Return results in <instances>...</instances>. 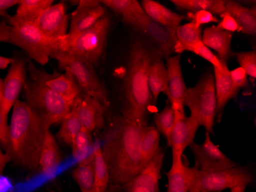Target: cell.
Listing matches in <instances>:
<instances>
[{"mask_svg": "<svg viewBox=\"0 0 256 192\" xmlns=\"http://www.w3.org/2000/svg\"><path fill=\"white\" fill-rule=\"evenodd\" d=\"M2 85H4V80L0 78V92L2 91Z\"/></svg>", "mask_w": 256, "mask_h": 192, "instance_id": "cell-48", "label": "cell"}, {"mask_svg": "<svg viewBox=\"0 0 256 192\" xmlns=\"http://www.w3.org/2000/svg\"><path fill=\"white\" fill-rule=\"evenodd\" d=\"M92 145H93V141H92V132L84 128H82L74 138L72 145L74 158L80 161L86 159L88 156L92 154L89 152Z\"/></svg>", "mask_w": 256, "mask_h": 192, "instance_id": "cell-34", "label": "cell"}, {"mask_svg": "<svg viewBox=\"0 0 256 192\" xmlns=\"http://www.w3.org/2000/svg\"><path fill=\"white\" fill-rule=\"evenodd\" d=\"M94 192H106L110 184L108 167L102 154V147H94Z\"/></svg>", "mask_w": 256, "mask_h": 192, "instance_id": "cell-30", "label": "cell"}, {"mask_svg": "<svg viewBox=\"0 0 256 192\" xmlns=\"http://www.w3.org/2000/svg\"><path fill=\"white\" fill-rule=\"evenodd\" d=\"M68 21L66 4L60 3L44 10L34 24L47 37L60 40L68 35Z\"/></svg>", "mask_w": 256, "mask_h": 192, "instance_id": "cell-14", "label": "cell"}, {"mask_svg": "<svg viewBox=\"0 0 256 192\" xmlns=\"http://www.w3.org/2000/svg\"><path fill=\"white\" fill-rule=\"evenodd\" d=\"M12 27L8 25L6 22L0 23V43L1 42H7L10 39L11 36Z\"/></svg>", "mask_w": 256, "mask_h": 192, "instance_id": "cell-43", "label": "cell"}, {"mask_svg": "<svg viewBox=\"0 0 256 192\" xmlns=\"http://www.w3.org/2000/svg\"><path fill=\"white\" fill-rule=\"evenodd\" d=\"M160 132L156 127H146L140 145L142 171L158 152L160 148Z\"/></svg>", "mask_w": 256, "mask_h": 192, "instance_id": "cell-28", "label": "cell"}, {"mask_svg": "<svg viewBox=\"0 0 256 192\" xmlns=\"http://www.w3.org/2000/svg\"><path fill=\"white\" fill-rule=\"evenodd\" d=\"M100 4L122 17L135 14H144L143 7L136 0H102Z\"/></svg>", "mask_w": 256, "mask_h": 192, "instance_id": "cell-33", "label": "cell"}, {"mask_svg": "<svg viewBox=\"0 0 256 192\" xmlns=\"http://www.w3.org/2000/svg\"><path fill=\"white\" fill-rule=\"evenodd\" d=\"M51 57L58 62L84 95L96 99L106 108L109 106L108 94L92 63L62 52H54Z\"/></svg>", "mask_w": 256, "mask_h": 192, "instance_id": "cell-7", "label": "cell"}, {"mask_svg": "<svg viewBox=\"0 0 256 192\" xmlns=\"http://www.w3.org/2000/svg\"><path fill=\"white\" fill-rule=\"evenodd\" d=\"M14 59L0 56V69H5L12 63Z\"/></svg>", "mask_w": 256, "mask_h": 192, "instance_id": "cell-46", "label": "cell"}, {"mask_svg": "<svg viewBox=\"0 0 256 192\" xmlns=\"http://www.w3.org/2000/svg\"><path fill=\"white\" fill-rule=\"evenodd\" d=\"M122 21L153 42L161 55L166 59L175 53L176 30L160 25L148 17L145 13L122 17Z\"/></svg>", "mask_w": 256, "mask_h": 192, "instance_id": "cell-10", "label": "cell"}, {"mask_svg": "<svg viewBox=\"0 0 256 192\" xmlns=\"http://www.w3.org/2000/svg\"><path fill=\"white\" fill-rule=\"evenodd\" d=\"M186 19L199 27L204 24L212 23H218L220 22L216 16L210 12L206 11V10H200V11H197L196 13H188Z\"/></svg>", "mask_w": 256, "mask_h": 192, "instance_id": "cell-38", "label": "cell"}, {"mask_svg": "<svg viewBox=\"0 0 256 192\" xmlns=\"http://www.w3.org/2000/svg\"><path fill=\"white\" fill-rule=\"evenodd\" d=\"M22 90L24 102L42 118L48 128L62 122L72 109L68 102L46 86L44 72L32 63L28 66V76Z\"/></svg>", "mask_w": 256, "mask_h": 192, "instance_id": "cell-4", "label": "cell"}, {"mask_svg": "<svg viewBox=\"0 0 256 192\" xmlns=\"http://www.w3.org/2000/svg\"><path fill=\"white\" fill-rule=\"evenodd\" d=\"M185 52H190L196 56L202 58L206 61L210 62L214 67H220L222 66L221 59H218L216 55L214 54L208 47L202 43V42L191 45L186 48Z\"/></svg>", "mask_w": 256, "mask_h": 192, "instance_id": "cell-36", "label": "cell"}, {"mask_svg": "<svg viewBox=\"0 0 256 192\" xmlns=\"http://www.w3.org/2000/svg\"><path fill=\"white\" fill-rule=\"evenodd\" d=\"M220 17L222 18V20L218 22L217 27L232 33H234V32H240L238 24L231 16L228 15L226 13H224L222 15L220 16Z\"/></svg>", "mask_w": 256, "mask_h": 192, "instance_id": "cell-40", "label": "cell"}, {"mask_svg": "<svg viewBox=\"0 0 256 192\" xmlns=\"http://www.w3.org/2000/svg\"><path fill=\"white\" fill-rule=\"evenodd\" d=\"M174 113L175 119L168 145L172 148V160L180 161L182 160L186 148L194 142L200 125L194 117L178 110H174Z\"/></svg>", "mask_w": 256, "mask_h": 192, "instance_id": "cell-13", "label": "cell"}, {"mask_svg": "<svg viewBox=\"0 0 256 192\" xmlns=\"http://www.w3.org/2000/svg\"><path fill=\"white\" fill-rule=\"evenodd\" d=\"M44 82L46 86L58 94L72 106L83 95L72 78L66 73L48 75L44 73Z\"/></svg>", "mask_w": 256, "mask_h": 192, "instance_id": "cell-20", "label": "cell"}, {"mask_svg": "<svg viewBox=\"0 0 256 192\" xmlns=\"http://www.w3.org/2000/svg\"><path fill=\"white\" fill-rule=\"evenodd\" d=\"M225 13L231 16L240 27V33L254 36L256 33V7L248 8L235 1H226Z\"/></svg>", "mask_w": 256, "mask_h": 192, "instance_id": "cell-23", "label": "cell"}, {"mask_svg": "<svg viewBox=\"0 0 256 192\" xmlns=\"http://www.w3.org/2000/svg\"><path fill=\"white\" fill-rule=\"evenodd\" d=\"M72 108L77 112L82 128L92 132L103 128L106 107L98 101L83 94Z\"/></svg>", "mask_w": 256, "mask_h": 192, "instance_id": "cell-17", "label": "cell"}, {"mask_svg": "<svg viewBox=\"0 0 256 192\" xmlns=\"http://www.w3.org/2000/svg\"><path fill=\"white\" fill-rule=\"evenodd\" d=\"M20 3V0H0V16L7 17L8 10Z\"/></svg>", "mask_w": 256, "mask_h": 192, "instance_id": "cell-42", "label": "cell"}, {"mask_svg": "<svg viewBox=\"0 0 256 192\" xmlns=\"http://www.w3.org/2000/svg\"><path fill=\"white\" fill-rule=\"evenodd\" d=\"M240 67L245 71L247 76L256 78V51L243 52L235 53Z\"/></svg>", "mask_w": 256, "mask_h": 192, "instance_id": "cell-37", "label": "cell"}, {"mask_svg": "<svg viewBox=\"0 0 256 192\" xmlns=\"http://www.w3.org/2000/svg\"><path fill=\"white\" fill-rule=\"evenodd\" d=\"M148 85L154 103L160 93H168V71L161 59L154 56L150 67Z\"/></svg>", "mask_w": 256, "mask_h": 192, "instance_id": "cell-25", "label": "cell"}, {"mask_svg": "<svg viewBox=\"0 0 256 192\" xmlns=\"http://www.w3.org/2000/svg\"><path fill=\"white\" fill-rule=\"evenodd\" d=\"M27 79L26 62L21 59H14L10 65L6 77L4 80L0 92V107L4 115L8 118V113L22 91Z\"/></svg>", "mask_w": 256, "mask_h": 192, "instance_id": "cell-12", "label": "cell"}, {"mask_svg": "<svg viewBox=\"0 0 256 192\" xmlns=\"http://www.w3.org/2000/svg\"><path fill=\"white\" fill-rule=\"evenodd\" d=\"M82 128L77 112L72 109L66 118L62 121L61 128L58 132V138L66 145L72 146L74 138Z\"/></svg>", "mask_w": 256, "mask_h": 192, "instance_id": "cell-31", "label": "cell"}, {"mask_svg": "<svg viewBox=\"0 0 256 192\" xmlns=\"http://www.w3.org/2000/svg\"><path fill=\"white\" fill-rule=\"evenodd\" d=\"M122 187L124 189V192H138V189H139L138 188L139 186L134 180L130 181V182L126 183L124 185H122Z\"/></svg>", "mask_w": 256, "mask_h": 192, "instance_id": "cell-45", "label": "cell"}, {"mask_svg": "<svg viewBox=\"0 0 256 192\" xmlns=\"http://www.w3.org/2000/svg\"><path fill=\"white\" fill-rule=\"evenodd\" d=\"M212 192H221V191H212Z\"/></svg>", "mask_w": 256, "mask_h": 192, "instance_id": "cell-49", "label": "cell"}, {"mask_svg": "<svg viewBox=\"0 0 256 192\" xmlns=\"http://www.w3.org/2000/svg\"><path fill=\"white\" fill-rule=\"evenodd\" d=\"M234 33L218 28L216 26L208 27L204 30L202 42L210 50H215L218 58L226 63L234 53L232 52L231 43Z\"/></svg>", "mask_w": 256, "mask_h": 192, "instance_id": "cell-18", "label": "cell"}, {"mask_svg": "<svg viewBox=\"0 0 256 192\" xmlns=\"http://www.w3.org/2000/svg\"><path fill=\"white\" fill-rule=\"evenodd\" d=\"M8 128L7 125V117L4 115L2 109L0 107V142L6 146L7 136H8Z\"/></svg>", "mask_w": 256, "mask_h": 192, "instance_id": "cell-41", "label": "cell"}, {"mask_svg": "<svg viewBox=\"0 0 256 192\" xmlns=\"http://www.w3.org/2000/svg\"><path fill=\"white\" fill-rule=\"evenodd\" d=\"M184 105L188 107L190 116L196 118L200 126H204L208 133L214 134L217 101L212 74L202 76L194 87L188 88Z\"/></svg>", "mask_w": 256, "mask_h": 192, "instance_id": "cell-8", "label": "cell"}, {"mask_svg": "<svg viewBox=\"0 0 256 192\" xmlns=\"http://www.w3.org/2000/svg\"><path fill=\"white\" fill-rule=\"evenodd\" d=\"M145 128L123 115L109 125L102 151L112 187L124 185L142 172L140 145Z\"/></svg>", "mask_w": 256, "mask_h": 192, "instance_id": "cell-1", "label": "cell"}, {"mask_svg": "<svg viewBox=\"0 0 256 192\" xmlns=\"http://www.w3.org/2000/svg\"><path fill=\"white\" fill-rule=\"evenodd\" d=\"M176 43L175 53L178 54L185 52L186 48L191 45L202 42V30L194 23H186L176 30Z\"/></svg>", "mask_w": 256, "mask_h": 192, "instance_id": "cell-29", "label": "cell"}, {"mask_svg": "<svg viewBox=\"0 0 256 192\" xmlns=\"http://www.w3.org/2000/svg\"><path fill=\"white\" fill-rule=\"evenodd\" d=\"M60 148L54 135L50 130H47L43 141L42 148L40 158V167L46 174H52L61 162Z\"/></svg>", "mask_w": 256, "mask_h": 192, "instance_id": "cell-24", "label": "cell"}, {"mask_svg": "<svg viewBox=\"0 0 256 192\" xmlns=\"http://www.w3.org/2000/svg\"><path fill=\"white\" fill-rule=\"evenodd\" d=\"M190 147L194 153L195 167L197 169L206 171H221L238 165L212 142L210 134L207 131H206L204 142L197 144L194 141Z\"/></svg>", "mask_w": 256, "mask_h": 192, "instance_id": "cell-11", "label": "cell"}, {"mask_svg": "<svg viewBox=\"0 0 256 192\" xmlns=\"http://www.w3.org/2000/svg\"><path fill=\"white\" fill-rule=\"evenodd\" d=\"M246 186H238V187H234L231 188V192H245Z\"/></svg>", "mask_w": 256, "mask_h": 192, "instance_id": "cell-47", "label": "cell"}, {"mask_svg": "<svg viewBox=\"0 0 256 192\" xmlns=\"http://www.w3.org/2000/svg\"><path fill=\"white\" fill-rule=\"evenodd\" d=\"M110 25V17L106 15L88 30L74 37L67 35L64 38L58 40V51L83 59L94 66L106 50Z\"/></svg>", "mask_w": 256, "mask_h": 192, "instance_id": "cell-5", "label": "cell"}, {"mask_svg": "<svg viewBox=\"0 0 256 192\" xmlns=\"http://www.w3.org/2000/svg\"><path fill=\"white\" fill-rule=\"evenodd\" d=\"M214 69L217 101L216 114H221L228 101L235 98L236 93L234 91L230 70L226 63L222 61V66L220 67H214Z\"/></svg>", "mask_w": 256, "mask_h": 192, "instance_id": "cell-19", "label": "cell"}, {"mask_svg": "<svg viewBox=\"0 0 256 192\" xmlns=\"http://www.w3.org/2000/svg\"><path fill=\"white\" fill-rule=\"evenodd\" d=\"M11 27L8 43L18 46L38 64H47L58 51V40L46 36L34 23H16Z\"/></svg>", "mask_w": 256, "mask_h": 192, "instance_id": "cell-9", "label": "cell"}, {"mask_svg": "<svg viewBox=\"0 0 256 192\" xmlns=\"http://www.w3.org/2000/svg\"><path fill=\"white\" fill-rule=\"evenodd\" d=\"M11 161L10 155L8 154H5L0 150V175L4 172L6 166L8 162Z\"/></svg>", "mask_w": 256, "mask_h": 192, "instance_id": "cell-44", "label": "cell"}, {"mask_svg": "<svg viewBox=\"0 0 256 192\" xmlns=\"http://www.w3.org/2000/svg\"><path fill=\"white\" fill-rule=\"evenodd\" d=\"M189 192L222 191L238 186H247L253 180L246 167L238 165L221 171H206L184 164Z\"/></svg>", "mask_w": 256, "mask_h": 192, "instance_id": "cell-6", "label": "cell"}, {"mask_svg": "<svg viewBox=\"0 0 256 192\" xmlns=\"http://www.w3.org/2000/svg\"><path fill=\"white\" fill-rule=\"evenodd\" d=\"M53 3V0H20L15 16L8 17L7 23L10 26L16 23H34L40 14Z\"/></svg>", "mask_w": 256, "mask_h": 192, "instance_id": "cell-22", "label": "cell"}, {"mask_svg": "<svg viewBox=\"0 0 256 192\" xmlns=\"http://www.w3.org/2000/svg\"><path fill=\"white\" fill-rule=\"evenodd\" d=\"M154 56L146 43L140 40L134 42L124 84L123 116L144 127L148 126L151 99L148 76Z\"/></svg>", "mask_w": 256, "mask_h": 192, "instance_id": "cell-3", "label": "cell"}, {"mask_svg": "<svg viewBox=\"0 0 256 192\" xmlns=\"http://www.w3.org/2000/svg\"><path fill=\"white\" fill-rule=\"evenodd\" d=\"M174 119H175V113L174 109L171 105L168 104L159 113L156 114L154 117V122L156 129L160 133L166 137L168 142H169L171 131L174 127Z\"/></svg>", "mask_w": 256, "mask_h": 192, "instance_id": "cell-35", "label": "cell"}, {"mask_svg": "<svg viewBox=\"0 0 256 192\" xmlns=\"http://www.w3.org/2000/svg\"><path fill=\"white\" fill-rule=\"evenodd\" d=\"M106 15V7L100 1L80 0L72 14L68 36L74 37L88 30Z\"/></svg>", "mask_w": 256, "mask_h": 192, "instance_id": "cell-15", "label": "cell"}, {"mask_svg": "<svg viewBox=\"0 0 256 192\" xmlns=\"http://www.w3.org/2000/svg\"><path fill=\"white\" fill-rule=\"evenodd\" d=\"M172 4L188 13H196L200 10L210 12L214 16H221L225 13V0H172Z\"/></svg>", "mask_w": 256, "mask_h": 192, "instance_id": "cell-27", "label": "cell"}, {"mask_svg": "<svg viewBox=\"0 0 256 192\" xmlns=\"http://www.w3.org/2000/svg\"><path fill=\"white\" fill-rule=\"evenodd\" d=\"M168 178V192H189L184 171L182 160H172L170 169L166 172Z\"/></svg>", "mask_w": 256, "mask_h": 192, "instance_id": "cell-32", "label": "cell"}, {"mask_svg": "<svg viewBox=\"0 0 256 192\" xmlns=\"http://www.w3.org/2000/svg\"><path fill=\"white\" fill-rule=\"evenodd\" d=\"M181 55L170 56L166 59L168 71V88L166 96L174 110L185 113L184 98L188 87L182 76L180 64Z\"/></svg>", "mask_w": 256, "mask_h": 192, "instance_id": "cell-16", "label": "cell"}, {"mask_svg": "<svg viewBox=\"0 0 256 192\" xmlns=\"http://www.w3.org/2000/svg\"><path fill=\"white\" fill-rule=\"evenodd\" d=\"M140 4L148 17L168 28L176 30L180 26L182 21L188 20L185 16L176 14L153 0H143Z\"/></svg>", "mask_w": 256, "mask_h": 192, "instance_id": "cell-21", "label": "cell"}, {"mask_svg": "<svg viewBox=\"0 0 256 192\" xmlns=\"http://www.w3.org/2000/svg\"><path fill=\"white\" fill-rule=\"evenodd\" d=\"M47 130L42 118L26 102L18 100L12 107L7 136V154L11 161L30 171L40 167V158Z\"/></svg>", "mask_w": 256, "mask_h": 192, "instance_id": "cell-2", "label": "cell"}, {"mask_svg": "<svg viewBox=\"0 0 256 192\" xmlns=\"http://www.w3.org/2000/svg\"><path fill=\"white\" fill-rule=\"evenodd\" d=\"M232 82L234 85V91L238 93L242 88L245 87L248 84V76L241 67L236 68L234 70L230 71Z\"/></svg>", "mask_w": 256, "mask_h": 192, "instance_id": "cell-39", "label": "cell"}, {"mask_svg": "<svg viewBox=\"0 0 256 192\" xmlns=\"http://www.w3.org/2000/svg\"><path fill=\"white\" fill-rule=\"evenodd\" d=\"M72 177L82 192H94V151L73 171Z\"/></svg>", "mask_w": 256, "mask_h": 192, "instance_id": "cell-26", "label": "cell"}]
</instances>
